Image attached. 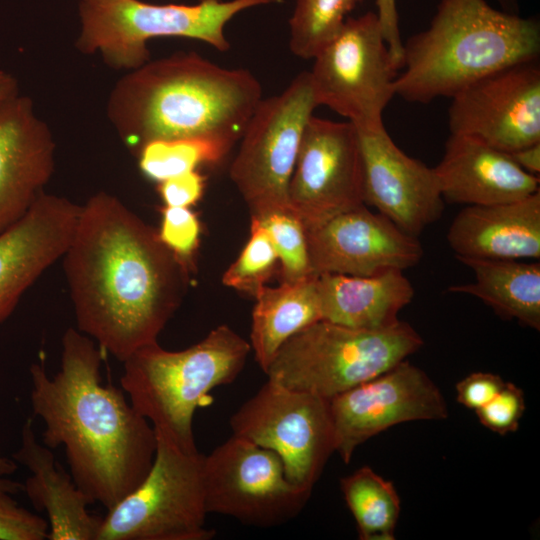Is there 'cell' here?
<instances>
[{
    "label": "cell",
    "instance_id": "8fae6325",
    "mask_svg": "<svg viewBox=\"0 0 540 540\" xmlns=\"http://www.w3.org/2000/svg\"><path fill=\"white\" fill-rule=\"evenodd\" d=\"M232 434L272 450L287 478L313 490L335 452L329 400L267 380L230 417Z\"/></svg>",
    "mask_w": 540,
    "mask_h": 540
},
{
    "label": "cell",
    "instance_id": "836d02e7",
    "mask_svg": "<svg viewBox=\"0 0 540 540\" xmlns=\"http://www.w3.org/2000/svg\"><path fill=\"white\" fill-rule=\"evenodd\" d=\"M504 384L505 381L497 374L474 372L457 382L456 400L466 408L476 411L488 403Z\"/></svg>",
    "mask_w": 540,
    "mask_h": 540
},
{
    "label": "cell",
    "instance_id": "603a6c76",
    "mask_svg": "<svg viewBox=\"0 0 540 540\" xmlns=\"http://www.w3.org/2000/svg\"><path fill=\"white\" fill-rule=\"evenodd\" d=\"M322 320L358 329H380L397 323L415 290L402 270L371 276L324 273L317 277Z\"/></svg>",
    "mask_w": 540,
    "mask_h": 540
},
{
    "label": "cell",
    "instance_id": "e575fe53",
    "mask_svg": "<svg viewBox=\"0 0 540 540\" xmlns=\"http://www.w3.org/2000/svg\"><path fill=\"white\" fill-rule=\"evenodd\" d=\"M205 178L198 171H190L170 177L158 183L159 194L170 207H190L203 195Z\"/></svg>",
    "mask_w": 540,
    "mask_h": 540
},
{
    "label": "cell",
    "instance_id": "4dcf8cb0",
    "mask_svg": "<svg viewBox=\"0 0 540 540\" xmlns=\"http://www.w3.org/2000/svg\"><path fill=\"white\" fill-rule=\"evenodd\" d=\"M158 235L164 245L188 266L199 246L200 223L188 207L165 206Z\"/></svg>",
    "mask_w": 540,
    "mask_h": 540
},
{
    "label": "cell",
    "instance_id": "83f0119b",
    "mask_svg": "<svg viewBox=\"0 0 540 540\" xmlns=\"http://www.w3.org/2000/svg\"><path fill=\"white\" fill-rule=\"evenodd\" d=\"M363 0H295L289 19L292 53L312 59L341 29Z\"/></svg>",
    "mask_w": 540,
    "mask_h": 540
},
{
    "label": "cell",
    "instance_id": "3957f363",
    "mask_svg": "<svg viewBox=\"0 0 540 540\" xmlns=\"http://www.w3.org/2000/svg\"><path fill=\"white\" fill-rule=\"evenodd\" d=\"M261 99V84L249 70L177 52L127 71L110 91L106 112L136 153L153 140L189 137L233 147Z\"/></svg>",
    "mask_w": 540,
    "mask_h": 540
},
{
    "label": "cell",
    "instance_id": "f35d334b",
    "mask_svg": "<svg viewBox=\"0 0 540 540\" xmlns=\"http://www.w3.org/2000/svg\"><path fill=\"white\" fill-rule=\"evenodd\" d=\"M19 93V86L16 78L10 73L0 70V106Z\"/></svg>",
    "mask_w": 540,
    "mask_h": 540
},
{
    "label": "cell",
    "instance_id": "277c9868",
    "mask_svg": "<svg viewBox=\"0 0 540 540\" xmlns=\"http://www.w3.org/2000/svg\"><path fill=\"white\" fill-rule=\"evenodd\" d=\"M403 47L395 95L426 104L507 66L538 60L540 22L485 0H441L429 26Z\"/></svg>",
    "mask_w": 540,
    "mask_h": 540
},
{
    "label": "cell",
    "instance_id": "ba28073f",
    "mask_svg": "<svg viewBox=\"0 0 540 540\" xmlns=\"http://www.w3.org/2000/svg\"><path fill=\"white\" fill-rule=\"evenodd\" d=\"M156 435V434H155ZM144 480L102 517L97 540H210L203 483L204 454L186 453L156 435Z\"/></svg>",
    "mask_w": 540,
    "mask_h": 540
},
{
    "label": "cell",
    "instance_id": "9c48e42d",
    "mask_svg": "<svg viewBox=\"0 0 540 540\" xmlns=\"http://www.w3.org/2000/svg\"><path fill=\"white\" fill-rule=\"evenodd\" d=\"M316 107L309 72L298 74L280 94L257 104L229 170L251 218L290 210V179Z\"/></svg>",
    "mask_w": 540,
    "mask_h": 540
},
{
    "label": "cell",
    "instance_id": "74e56055",
    "mask_svg": "<svg viewBox=\"0 0 540 540\" xmlns=\"http://www.w3.org/2000/svg\"><path fill=\"white\" fill-rule=\"evenodd\" d=\"M18 468V463L10 457L5 456L0 450V489L11 494L23 491V484L11 481L3 476L13 474Z\"/></svg>",
    "mask_w": 540,
    "mask_h": 540
},
{
    "label": "cell",
    "instance_id": "ab89813d",
    "mask_svg": "<svg viewBox=\"0 0 540 540\" xmlns=\"http://www.w3.org/2000/svg\"><path fill=\"white\" fill-rule=\"evenodd\" d=\"M501 10L510 14L519 15L520 4L519 0H495Z\"/></svg>",
    "mask_w": 540,
    "mask_h": 540
},
{
    "label": "cell",
    "instance_id": "ffe728a7",
    "mask_svg": "<svg viewBox=\"0 0 540 540\" xmlns=\"http://www.w3.org/2000/svg\"><path fill=\"white\" fill-rule=\"evenodd\" d=\"M434 171L449 203L491 205L540 191L539 176L521 169L508 153L466 135L450 134Z\"/></svg>",
    "mask_w": 540,
    "mask_h": 540
},
{
    "label": "cell",
    "instance_id": "7402d4cb",
    "mask_svg": "<svg viewBox=\"0 0 540 540\" xmlns=\"http://www.w3.org/2000/svg\"><path fill=\"white\" fill-rule=\"evenodd\" d=\"M12 458L31 473L23 491L37 511L45 512L47 539L97 540L102 517L90 513L93 501L56 461L52 449L36 439L32 418L25 421L20 447Z\"/></svg>",
    "mask_w": 540,
    "mask_h": 540
},
{
    "label": "cell",
    "instance_id": "7a4b0ae2",
    "mask_svg": "<svg viewBox=\"0 0 540 540\" xmlns=\"http://www.w3.org/2000/svg\"><path fill=\"white\" fill-rule=\"evenodd\" d=\"M101 361L94 341L68 328L58 372L51 377L43 363L31 365L30 398L44 423L42 443L63 446L76 485L109 510L147 476L157 441L125 392L103 383Z\"/></svg>",
    "mask_w": 540,
    "mask_h": 540
},
{
    "label": "cell",
    "instance_id": "44dd1931",
    "mask_svg": "<svg viewBox=\"0 0 540 540\" xmlns=\"http://www.w3.org/2000/svg\"><path fill=\"white\" fill-rule=\"evenodd\" d=\"M446 238L457 259L539 260L540 191L511 202L465 206Z\"/></svg>",
    "mask_w": 540,
    "mask_h": 540
},
{
    "label": "cell",
    "instance_id": "6da1fadb",
    "mask_svg": "<svg viewBox=\"0 0 540 540\" xmlns=\"http://www.w3.org/2000/svg\"><path fill=\"white\" fill-rule=\"evenodd\" d=\"M63 265L77 329L121 362L157 342L188 286L189 266L104 191L81 206Z\"/></svg>",
    "mask_w": 540,
    "mask_h": 540
},
{
    "label": "cell",
    "instance_id": "f1b7e54d",
    "mask_svg": "<svg viewBox=\"0 0 540 540\" xmlns=\"http://www.w3.org/2000/svg\"><path fill=\"white\" fill-rule=\"evenodd\" d=\"M254 219L264 227L274 246L280 264L281 282L314 275L310 267L306 229L291 210Z\"/></svg>",
    "mask_w": 540,
    "mask_h": 540
},
{
    "label": "cell",
    "instance_id": "8992f818",
    "mask_svg": "<svg viewBox=\"0 0 540 540\" xmlns=\"http://www.w3.org/2000/svg\"><path fill=\"white\" fill-rule=\"evenodd\" d=\"M423 344L401 320L380 329L320 320L285 341L264 373L283 387L330 400L393 368Z\"/></svg>",
    "mask_w": 540,
    "mask_h": 540
},
{
    "label": "cell",
    "instance_id": "cb8c5ba5",
    "mask_svg": "<svg viewBox=\"0 0 540 540\" xmlns=\"http://www.w3.org/2000/svg\"><path fill=\"white\" fill-rule=\"evenodd\" d=\"M475 275L474 282L452 285L450 293L480 299L504 319L540 329V263L518 259L459 258Z\"/></svg>",
    "mask_w": 540,
    "mask_h": 540
},
{
    "label": "cell",
    "instance_id": "e0dca14e",
    "mask_svg": "<svg viewBox=\"0 0 540 540\" xmlns=\"http://www.w3.org/2000/svg\"><path fill=\"white\" fill-rule=\"evenodd\" d=\"M358 135L364 204L418 237L441 218L444 210L445 201L434 168L404 153L384 125L358 130Z\"/></svg>",
    "mask_w": 540,
    "mask_h": 540
},
{
    "label": "cell",
    "instance_id": "5b68a950",
    "mask_svg": "<svg viewBox=\"0 0 540 540\" xmlns=\"http://www.w3.org/2000/svg\"><path fill=\"white\" fill-rule=\"evenodd\" d=\"M250 352V343L224 324L180 351L166 350L157 341L123 361L121 388L156 435L196 453L195 411L210 400L213 389L237 379Z\"/></svg>",
    "mask_w": 540,
    "mask_h": 540
},
{
    "label": "cell",
    "instance_id": "8d00e7d4",
    "mask_svg": "<svg viewBox=\"0 0 540 540\" xmlns=\"http://www.w3.org/2000/svg\"><path fill=\"white\" fill-rule=\"evenodd\" d=\"M512 160L529 174H540V142L508 153Z\"/></svg>",
    "mask_w": 540,
    "mask_h": 540
},
{
    "label": "cell",
    "instance_id": "d4e9b609",
    "mask_svg": "<svg viewBox=\"0 0 540 540\" xmlns=\"http://www.w3.org/2000/svg\"><path fill=\"white\" fill-rule=\"evenodd\" d=\"M317 277L281 282L277 287L264 285L254 296L249 343L264 372L285 341L322 320Z\"/></svg>",
    "mask_w": 540,
    "mask_h": 540
},
{
    "label": "cell",
    "instance_id": "484cf974",
    "mask_svg": "<svg viewBox=\"0 0 540 540\" xmlns=\"http://www.w3.org/2000/svg\"><path fill=\"white\" fill-rule=\"evenodd\" d=\"M340 490L361 540H393L400 498L393 482L362 466L341 478Z\"/></svg>",
    "mask_w": 540,
    "mask_h": 540
},
{
    "label": "cell",
    "instance_id": "2e32d148",
    "mask_svg": "<svg viewBox=\"0 0 540 540\" xmlns=\"http://www.w3.org/2000/svg\"><path fill=\"white\" fill-rule=\"evenodd\" d=\"M311 271L371 276L417 265L424 250L418 237L365 204L306 231Z\"/></svg>",
    "mask_w": 540,
    "mask_h": 540
},
{
    "label": "cell",
    "instance_id": "1f68e13d",
    "mask_svg": "<svg viewBox=\"0 0 540 540\" xmlns=\"http://www.w3.org/2000/svg\"><path fill=\"white\" fill-rule=\"evenodd\" d=\"M525 408L522 389L511 382H505L501 390L475 413L484 427L506 435L517 431Z\"/></svg>",
    "mask_w": 540,
    "mask_h": 540
},
{
    "label": "cell",
    "instance_id": "4316f807",
    "mask_svg": "<svg viewBox=\"0 0 540 540\" xmlns=\"http://www.w3.org/2000/svg\"><path fill=\"white\" fill-rule=\"evenodd\" d=\"M231 146L209 138L189 137L153 140L138 151L142 174L155 182L194 171L205 163L221 161Z\"/></svg>",
    "mask_w": 540,
    "mask_h": 540
},
{
    "label": "cell",
    "instance_id": "52a82bcc",
    "mask_svg": "<svg viewBox=\"0 0 540 540\" xmlns=\"http://www.w3.org/2000/svg\"><path fill=\"white\" fill-rule=\"evenodd\" d=\"M278 0H199L152 4L142 0H80L75 46L99 55L106 65L130 71L150 60L148 42L180 37L202 41L220 52L230 48L226 24L240 12Z\"/></svg>",
    "mask_w": 540,
    "mask_h": 540
},
{
    "label": "cell",
    "instance_id": "30bf717a",
    "mask_svg": "<svg viewBox=\"0 0 540 540\" xmlns=\"http://www.w3.org/2000/svg\"><path fill=\"white\" fill-rule=\"evenodd\" d=\"M312 59L309 76L317 106H327L358 130L384 125L383 112L395 95L398 68L376 12L348 17Z\"/></svg>",
    "mask_w": 540,
    "mask_h": 540
},
{
    "label": "cell",
    "instance_id": "ac0fdd59",
    "mask_svg": "<svg viewBox=\"0 0 540 540\" xmlns=\"http://www.w3.org/2000/svg\"><path fill=\"white\" fill-rule=\"evenodd\" d=\"M81 205L41 192L27 212L0 231V324L25 291L60 257L73 236Z\"/></svg>",
    "mask_w": 540,
    "mask_h": 540
},
{
    "label": "cell",
    "instance_id": "d590c367",
    "mask_svg": "<svg viewBox=\"0 0 540 540\" xmlns=\"http://www.w3.org/2000/svg\"><path fill=\"white\" fill-rule=\"evenodd\" d=\"M375 4L384 40L394 64L400 70L404 65V47L400 34L396 0H376Z\"/></svg>",
    "mask_w": 540,
    "mask_h": 540
},
{
    "label": "cell",
    "instance_id": "5bb4252c",
    "mask_svg": "<svg viewBox=\"0 0 540 540\" xmlns=\"http://www.w3.org/2000/svg\"><path fill=\"white\" fill-rule=\"evenodd\" d=\"M451 98L450 134L476 138L505 153L540 142L539 59L490 73Z\"/></svg>",
    "mask_w": 540,
    "mask_h": 540
},
{
    "label": "cell",
    "instance_id": "f546056e",
    "mask_svg": "<svg viewBox=\"0 0 540 540\" xmlns=\"http://www.w3.org/2000/svg\"><path fill=\"white\" fill-rule=\"evenodd\" d=\"M278 262L268 233L258 220L251 218L250 237L237 259L222 276V283L253 297L266 285Z\"/></svg>",
    "mask_w": 540,
    "mask_h": 540
},
{
    "label": "cell",
    "instance_id": "7c38bea8",
    "mask_svg": "<svg viewBox=\"0 0 540 540\" xmlns=\"http://www.w3.org/2000/svg\"><path fill=\"white\" fill-rule=\"evenodd\" d=\"M206 510L257 528H273L295 519L311 490L292 483L272 450L231 435L204 455Z\"/></svg>",
    "mask_w": 540,
    "mask_h": 540
},
{
    "label": "cell",
    "instance_id": "d6986e66",
    "mask_svg": "<svg viewBox=\"0 0 540 540\" xmlns=\"http://www.w3.org/2000/svg\"><path fill=\"white\" fill-rule=\"evenodd\" d=\"M55 141L20 93L0 106V231L20 219L51 178Z\"/></svg>",
    "mask_w": 540,
    "mask_h": 540
},
{
    "label": "cell",
    "instance_id": "4fadbf2b",
    "mask_svg": "<svg viewBox=\"0 0 540 540\" xmlns=\"http://www.w3.org/2000/svg\"><path fill=\"white\" fill-rule=\"evenodd\" d=\"M288 200L306 231L364 204L363 164L354 124L311 116L290 179Z\"/></svg>",
    "mask_w": 540,
    "mask_h": 540
},
{
    "label": "cell",
    "instance_id": "9a60e30c",
    "mask_svg": "<svg viewBox=\"0 0 540 540\" xmlns=\"http://www.w3.org/2000/svg\"><path fill=\"white\" fill-rule=\"evenodd\" d=\"M335 452L348 464L356 448L397 424L448 417L445 398L407 359L329 400Z\"/></svg>",
    "mask_w": 540,
    "mask_h": 540
},
{
    "label": "cell",
    "instance_id": "d6a6232c",
    "mask_svg": "<svg viewBox=\"0 0 540 540\" xmlns=\"http://www.w3.org/2000/svg\"><path fill=\"white\" fill-rule=\"evenodd\" d=\"M11 495L0 489V540L47 539L48 521L20 506Z\"/></svg>",
    "mask_w": 540,
    "mask_h": 540
}]
</instances>
